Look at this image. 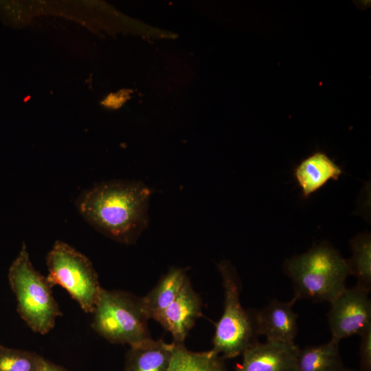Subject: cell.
<instances>
[{
	"instance_id": "cell-1",
	"label": "cell",
	"mask_w": 371,
	"mask_h": 371,
	"mask_svg": "<svg viewBox=\"0 0 371 371\" xmlns=\"http://www.w3.org/2000/svg\"><path fill=\"white\" fill-rule=\"evenodd\" d=\"M152 190L135 181H111L83 192L77 201L80 214L94 228L124 243L134 242L147 227Z\"/></svg>"
},
{
	"instance_id": "cell-2",
	"label": "cell",
	"mask_w": 371,
	"mask_h": 371,
	"mask_svg": "<svg viewBox=\"0 0 371 371\" xmlns=\"http://www.w3.org/2000/svg\"><path fill=\"white\" fill-rule=\"evenodd\" d=\"M284 271L291 280L293 297L313 302H331L346 288L350 275L346 259L324 241L287 259Z\"/></svg>"
},
{
	"instance_id": "cell-3",
	"label": "cell",
	"mask_w": 371,
	"mask_h": 371,
	"mask_svg": "<svg viewBox=\"0 0 371 371\" xmlns=\"http://www.w3.org/2000/svg\"><path fill=\"white\" fill-rule=\"evenodd\" d=\"M8 281L21 318L33 331L41 335L49 333L61 312L52 286L33 267L25 244L10 267Z\"/></svg>"
},
{
	"instance_id": "cell-4",
	"label": "cell",
	"mask_w": 371,
	"mask_h": 371,
	"mask_svg": "<svg viewBox=\"0 0 371 371\" xmlns=\"http://www.w3.org/2000/svg\"><path fill=\"white\" fill-rule=\"evenodd\" d=\"M224 291L223 314L216 324L212 350L223 359L242 355L256 341L252 313L243 307L236 270L227 260L218 264Z\"/></svg>"
},
{
	"instance_id": "cell-5",
	"label": "cell",
	"mask_w": 371,
	"mask_h": 371,
	"mask_svg": "<svg viewBox=\"0 0 371 371\" xmlns=\"http://www.w3.org/2000/svg\"><path fill=\"white\" fill-rule=\"evenodd\" d=\"M92 313L93 328L111 343L131 346L150 338L141 299L127 293L102 289Z\"/></svg>"
},
{
	"instance_id": "cell-6",
	"label": "cell",
	"mask_w": 371,
	"mask_h": 371,
	"mask_svg": "<svg viewBox=\"0 0 371 371\" xmlns=\"http://www.w3.org/2000/svg\"><path fill=\"white\" fill-rule=\"evenodd\" d=\"M47 280L65 289L87 313H92L102 290L89 260L69 245L56 241L47 256Z\"/></svg>"
},
{
	"instance_id": "cell-7",
	"label": "cell",
	"mask_w": 371,
	"mask_h": 371,
	"mask_svg": "<svg viewBox=\"0 0 371 371\" xmlns=\"http://www.w3.org/2000/svg\"><path fill=\"white\" fill-rule=\"evenodd\" d=\"M370 292L356 284L346 288L329 302L327 316L331 339L340 342L344 338L360 335L371 327Z\"/></svg>"
},
{
	"instance_id": "cell-8",
	"label": "cell",
	"mask_w": 371,
	"mask_h": 371,
	"mask_svg": "<svg viewBox=\"0 0 371 371\" xmlns=\"http://www.w3.org/2000/svg\"><path fill=\"white\" fill-rule=\"evenodd\" d=\"M273 299L266 306L252 313L257 336L262 335L267 341L294 343L298 330V315L293 306L296 302Z\"/></svg>"
},
{
	"instance_id": "cell-9",
	"label": "cell",
	"mask_w": 371,
	"mask_h": 371,
	"mask_svg": "<svg viewBox=\"0 0 371 371\" xmlns=\"http://www.w3.org/2000/svg\"><path fill=\"white\" fill-rule=\"evenodd\" d=\"M299 348L295 343L256 341L243 352L236 371H296Z\"/></svg>"
},
{
	"instance_id": "cell-10",
	"label": "cell",
	"mask_w": 371,
	"mask_h": 371,
	"mask_svg": "<svg viewBox=\"0 0 371 371\" xmlns=\"http://www.w3.org/2000/svg\"><path fill=\"white\" fill-rule=\"evenodd\" d=\"M201 315V299L188 280L175 300L155 320L171 333L173 343L183 344L195 321Z\"/></svg>"
},
{
	"instance_id": "cell-11",
	"label": "cell",
	"mask_w": 371,
	"mask_h": 371,
	"mask_svg": "<svg viewBox=\"0 0 371 371\" xmlns=\"http://www.w3.org/2000/svg\"><path fill=\"white\" fill-rule=\"evenodd\" d=\"M341 174V168L320 151L304 159L294 170L295 178L304 197L309 196L329 180H337Z\"/></svg>"
},
{
	"instance_id": "cell-12",
	"label": "cell",
	"mask_w": 371,
	"mask_h": 371,
	"mask_svg": "<svg viewBox=\"0 0 371 371\" xmlns=\"http://www.w3.org/2000/svg\"><path fill=\"white\" fill-rule=\"evenodd\" d=\"M174 344L147 339L130 346L124 371H168Z\"/></svg>"
},
{
	"instance_id": "cell-13",
	"label": "cell",
	"mask_w": 371,
	"mask_h": 371,
	"mask_svg": "<svg viewBox=\"0 0 371 371\" xmlns=\"http://www.w3.org/2000/svg\"><path fill=\"white\" fill-rule=\"evenodd\" d=\"M188 280L183 269H170L145 297L141 298L144 311L148 319H155L177 297Z\"/></svg>"
},
{
	"instance_id": "cell-14",
	"label": "cell",
	"mask_w": 371,
	"mask_h": 371,
	"mask_svg": "<svg viewBox=\"0 0 371 371\" xmlns=\"http://www.w3.org/2000/svg\"><path fill=\"white\" fill-rule=\"evenodd\" d=\"M339 343L330 339L327 343L299 348L296 371H341L344 366Z\"/></svg>"
},
{
	"instance_id": "cell-15",
	"label": "cell",
	"mask_w": 371,
	"mask_h": 371,
	"mask_svg": "<svg viewBox=\"0 0 371 371\" xmlns=\"http://www.w3.org/2000/svg\"><path fill=\"white\" fill-rule=\"evenodd\" d=\"M173 344L168 371H226L223 359L212 349L193 352L188 350L183 344Z\"/></svg>"
},
{
	"instance_id": "cell-16",
	"label": "cell",
	"mask_w": 371,
	"mask_h": 371,
	"mask_svg": "<svg viewBox=\"0 0 371 371\" xmlns=\"http://www.w3.org/2000/svg\"><path fill=\"white\" fill-rule=\"evenodd\" d=\"M352 257L346 260L350 275L357 279V284L371 289V236L370 233L356 235L350 240Z\"/></svg>"
},
{
	"instance_id": "cell-17",
	"label": "cell",
	"mask_w": 371,
	"mask_h": 371,
	"mask_svg": "<svg viewBox=\"0 0 371 371\" xmlns=\"http://www.w3.org/2000/svg\"><path fill=\"white\" fill-rule=\"evenodd\" d=\"M44 358L34 352L0 344V371H36Z\"/></svg>"
},
{
	"instance_id": "cell-18",
	"label": "cell",
	"mask_w": 371,
	"mask_h": 371,
	"mask_svg": "<svg viewBox=\"0 0 371 371\" xmlns=\"http://www.w3.org/2000/svg\"><path fill=\"white\" fill-rule=\"evenodd\" d=\"M359 346V371H371V327L366 329L360 335Z\"/></svg>"
},
{
	"instance_id": "cell-19",
	"label": "cell",
	"mask_w": 371,
	"mask_h": 371,
	"mask_svg": "<svg viewBox=\"0 0 371 371\" xmlns=\"http://www.w3.org/2000/svg\"><path fill=\"white\" fill-rule=\"evenodd\" d=\"M36 371H67L66 369L43 359Z\"/></svg>"
},
{
	"instance_id": "cell-20",
	"label": "cell",
	"mask_w": 371,
	"mask_h": 371,
	"mask_svg": "<svg viewBox=\"0 0 371 371\" xmlns=\"http://www.w3.org/2000/svg\"><path fill=\"white\" fill-rule=\"evenodd\" d=\"M341 371H359V370L351 369V368H343Z\"/></svg>"
}]
</instances>
